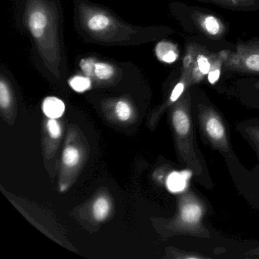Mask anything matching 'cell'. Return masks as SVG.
Wrapping results in <instances>:
<instances>
[{"label":"cell","instance_id":"5b68a950","mask_svg":"<svg viewBox=\"0 0 259 259\" xmlns=\"http://www.w3.org/2000/svg\"><path fill=\"white\" fill-rule=\"evenodd\" d=\"M204 215V206L198 199L184 197L180 204L177 224L185 229H195Z\"/></svg>","mask_w":259,"mask_h":259},{"label":"cell","instance_id":"d6986e66","mask_svg":"<svg viewBox=\"0 0 259 259\" xmlns=\"http://www.w3.org/2000/svg\"><path fill=\"white\" fill-rule=\"evenodd\" d=\"M69 84L72 90L82 93L92 88V78L86 75H75L69 79Z\"/></svg>","mask_w":259,"mask_h":259},{"label":"cell","instance_id":"277c9868","mask_svg":"<svg viewBox=\"0 0 259 259\" xmlns=\"http://www.w3.org/2000/svg\"><path fill=\"white\" fill-rule=\"evenodd\" d=\"M200 122L204 135L216 148L223 151L229 149L227 130L221 116L210 108L200 111Z\"/></svg>","mask_w":259,"mask_h":259},{"label":"cell","instance_id":"5bb4252c","mask_svg":"<svg viewBox=\"0 0 259 259\" xmlns=\"http://www.w3.org/2000/svg\"><path fill=\"white\" fill-rule=\"evenodd\" d=\"M156 55L157 58L163 63H174L178 59L179 54L175 45L169 42H160L155 48Z\"/></svg>","mask_w":259,"mask_h":259},{"label":"cell","instance_id":"e0dca14e","mask_svg":"<svg viewBox=\"0 0 259 259\" xmlns=\"http://www.w3.org/2000/svg\"><path fill=\"white\" fill-rule=\"evenodd\" d=\"M0 107L3 113L10 114L13 107V98L11 90L7 81L0 80Z\"/></svg>","mask_w":259,"mask_h":259},{"label":"cell","instance_id":"52a82bcc","mask_svg":"<svg viewBox=\"0 0 259 259\" xmlns=\"http://www.w3.org/2000/svg\"><path fill=\"white\" fill-rule=\"evenodd\" d=\"M189 49L192 54V63L189 69L190 72L191 82L196 84L207 76L211 68V57L207 56L204 51L197 50L193 46Z\"/></svg>","mask_w":259,"mask_h":259},{"label":"cell","instance_id":"ffe728a7","mask_svg":"<svg viewBox=\"0 0 259 259\" xmlns=\"http://www.w3.org/2000/svg\"><path fill=\"white\" fill-rule=\"evenodd\" d=\"M254 136H255L256 139H257V140L259 141V132H254Z\"/></svg>","mask_w":259,"mask_h":259},{"label":"cell","instance_id":"44dd1931","mask_svg":"<svg viewBox=\"0 0 259 259\" xmlns=\"http://www.w3.org/2000/svg\"><path fill=\"white\" fill-rule=\"evenodd\" d=\"M255 87L259 89V81L255 83Z\"/></svg>","mask_w":259,"mask_h":259},{"label":"cell","instance_id":"4fadbf2b","mask_svg":"<svg viewBox=\"0 0 259 259\" xmlns=\"http://www.w3.org/2000/svg\"><path fill=\"white\" fill-rule=\"evenodd\" d=\"M42 110L50 119H59L64 114L66 106L62 100L56 97H48L44 100Z\"/></svg>","mask_w":259,"mask_h":259},{"label":"cell","instance_id":"ac0fdd59","mask_svg":"<svg viewBox=\"0 0 259 259\" xmlns=\"http://www.w3.org/2000/svg\"><path fill=\"white\" fill-rule=\"evenodd\" d=\"M111 23L110 18L102 13L92 15L87 22V26L90 31L100 32L109 28Z\"/></svg>","mask_w":259,"mask_h":259},{"label":"cell","instance_id":"9c48e42d","mask_svg":"<svg viewBox=\"0 0 259 259\" xmlns=\"http://www.w3.org/2000/svg\"><path fill=\"white\" fill-rule=\"evenodd\" d=\"M28 22L31 35L39 40L42 38L49 25V18L43 9H34L28 14Z\"/></svg>","mask_w":259,"mask_h":259},{"label":"cell","instance_id":"2e32d148","mask_svg":"<svg viewBox=\"0 0 259 259\" xmlns=\"http://www.w3.org/2000/svg\"><path fill=\"white\" fill-rule=\"evenodd\" d=\"M189 174L187 172H174L169 174L166 180V186L172 192H179L186 187Z\"/></svg>","mask_w":259,"mask_h":259},{"label":"cell","instance_id":"3957f363","mask_svg":"<svg viewBox=\"0 0 259 259\" xmlns=\"http://www.w3.org/2000/svg\"><path fill=\"white\" fill-rule=\"evenodd\" d=\"M189 92L185 94L180 101L175 103L171 112V122L174 128V135L177 138V143L180 151L186 154L192 151V124L189 113Z\"/></svg>","mask_w":259,"mask_h":259},{"label":"cell","instance_id":"6da1fadb","mask_svg":"<svg viewBox=\"0 0 259 259\" xmlns=\"http://www.w3.org/2000/svg\"><path fill=\"white\" fill-rule=\"evenodd\" d=\"M224 71L259 75V40L240 41L234 51H227Z\"/></svg>","mask_w":259,"mask_h":259},{"label":"cell","instance_id":"ba28073f","mask_svg":"<svg viewBox=\"0 0 259 259\" xmlns=\"http://www.w3.org/2000/svg\"><path fill=\"white\" fill-rule=\"evenodd\" d=\"M195 21L200 29L210 38L220 39L225 34V27L222 22L213 15H197Z\"/></svg>","mask_w":259,"mask_h":259},{"label":"cell","instance_id":"7c38bea8","mask_svg":"<svg viewBox=\"0 0 259 259\" xmlns=\"http://www.w3.org/2000/svg\"><path fill=\"white\" fill-rule=\"evenodd\" d=\"M111 207L110 198L106 195H99L94 200L91 207L92 218L97 222H103L110 215Z\"/></svg>","mask_w":259,"mask_h":259},{"label":"cell","instance_id":"30bf717a","mask_svg":"<svg viewBox=\"0 0 259 259\" xmlns=\"http://www.w3.org/2000/svg\"><path fill=\"white\" fill-rule=\"evenodd\" d=\"M219 6L221 8L229 9L236 11H254L259 9V0H198Z\"/></svg>","mask_w":259,"mask_h":259},{"label":"cell","instance_id":"8fae6325","mask_svg":"<svg viewBox=\"0 0 259 259\" xmlns=\"http://www.w3.org/2000/svg\"><path fill=\"white\" fill-rule=\"evenodd\" d=\"M45 130L47 132V154L52 157L51 153L57 151L59 141L63 134L61 125L57 119H50L48 118L45 125Z\"/></svg>","mask_w":259,"mask_h":259},{"label":"cell","instance_id":"7a4b0ae2","mask_svg":"<svg viewBox=\"0 0 259 259\" xmlns=\"http://www.w3.org/2000/svg\"><path fill=\"white\" fill-rule=\"evenodd\" d=\"M78 140L75 132H69L62 154L60 180L61 192L67 190L84 163L85 150L81 142L78 143Z\"/></svg>","mask_w":259,"mask_h":259},{"label":"cell","instance_id":"8992f818","mask_svg":"<svg viewBox=\"0 0 259 259\" xmlns=\"http://www.w3.org/2000/svg\"><path fill=\"white\" fill-rule=\"evenodd\" d=\"M81 70L86 76L99 81H108L116 73L115 68L105 62L97 61L93 58H84L79 63Z\"/></svg>","mask_w":259,"mask_h":259},{"label":"cell","instance_id":"9a60e30c","mask_svg":"<svg viewBox=\"0 0 259 259\" xmlns=\"http://www.w3.org/2000/svg\"><path fill=\"white\" fill-rule=\"evenodd\" d=\"M113 117L117 122L126 123L133 118L134 110L131 104L125 100H119L113 104Z\"/></svg>","mask_w":259,"mask_h":259}]
</instances>
